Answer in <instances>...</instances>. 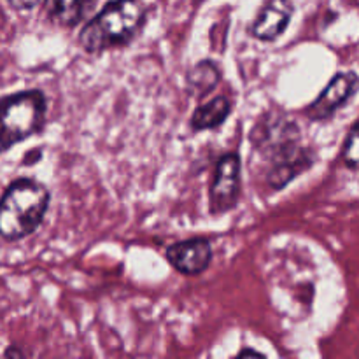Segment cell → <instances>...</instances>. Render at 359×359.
Listing matches in <instances>:
<instances>
[{"label": "cell", "instance_id": "cell-11", "mask_svg": "<svg viewBox=\"0 0 359 359\" xmlns=\"http://www.w3.org/2000/svg\"><path fill=\"white\" fill-rule=\"evenodd\" d=\"M221 70L212 60H202L189 70L186 77V86L191 97L203 98L219 84Z\"/></svg>", "mask_w": 359, "mask_h": 359}, {"label": "cell", "instance_id": "cell-4", "mask_svg": "<svg viewBox=\"0 0 359 359\" xmlns=\"http://www.w3.org/2000/svg\"><path fill=\"white\" fill-rule=\"evenodd\" d=\"M46 97L41 90H27L0 100V154L42 130Z\"/></svg>", "mask_w": 359, "mask_h": 359}, {"label": "cell", "instance_id": "cell-12", "mask_svg": "<svg viewBox=\"0 0 359 359\" xmlns=\"http://www.w3.org/2000/svg\"><path fill=\"white\" fill-rule=\"evenodd\" d=\"M342 161L351 170H359V118L351 126L342 146Z\"/></svg>", "mask_w": 359, "mask_h": 359}, {"label": "cell", "instance_id": "cell-8", "mask_svg": "<svg viewBox=\"0 0 359 359\" xmlns=\"http://www.w3.org/2000/svg\"><path fill=\"white\" fill-rule=\"evenodd\" d=\"M293 13V0H263L258 16L251 25V35L263 42L276 41L286 32Z\"/></svg>", "mask_w": 359, "mask_h": 359}, {"label": "cell", "instance_id": "cell-6", "mask_svg": "<svg viewBox=\"0 0 359 359\" xmlns=\"http://www.w3.org/2000/svg\"><path fill=\"white\" fill-rule=\"evenodd\" d=\"M359 90V76L353 70L339 72L330 79L328 86L319 93V97L305 109V114L312 121H326L340 107L347 104Z\"/></svg>", "mask_w": 359, "mask_h": 359}, {"label": "cell", "instance_id": "cell-14", "mask_svg": "<svg viewBox=\"0 0 359 359\" xmlns=\"http://www.w3.org/2000/svg\"><path fill=\"white\" fill-rule=\"evenodd\" d=\"M235 359H266V358L255 349H244Z\"/></svg>", "mask_w": 359, "mask_h": 359}, {"label": "cell", "instance_id": "cell-15", "mask_svg": "<svg viewBox=\"0 0 359 359\" xmlns=\"http://www.w3.org/2000/svg\"><path fill=\"white\" fill-rule=\"evenodd\" d=\"M6 359H23V354H21V351L18 347H9L6 351Z\"/></svg>", "mask_w": 359, "mask_h": 359}, {"label": "cell", "instance_id": "cell-5", "mask_svg": "<svg viewBox=\"0 0 359 359\" xmlns=\"http://www.w3.org/2000/svg\"><path fill=\"white\" fill-rule=\"evenodd\" d=\"M242 186V161L237 153L219 158L209 189V210L212 216L226 214L237 207Z\"/></svg>", "mask_w": 359, "mask_h": 359}, {"label": "cell", "instance_id": "cell-1", "mask_svg": "<svg viewBox=\"0 0 359 359\" xmlns=\"http://www.w3.org/2000/svg\"><path fill=\"white\" fill-rule=\"evenodd\" d=\"M252 142L263 160L269 161L266 182L272 189H283L314 163V153L300 142V130L283 114H270L252 132Z\"/></svg>", "mask_w": 359, "mask_h": 359}, {"label": "cell", "instance_id": "cell-10", "mask_svg": "<svg viewBox=\"0 0 359 359\" xmlns=\"http://www.w3.org/2000/svg\"><path fill=\"white\" fill-rule=\"evenodd\" d=\"M49 18L56 25L74 28L90 13L97 0H44Z\"/></svg>", "mask_w": 359, "mask_h": 359}, {"label": "cell", "instance_id": "cell-7", "mask_svg": "<svg viewBox=\"0 0 359 359\" xmlns=\"http://www.w3.org/2000/svg\"><path fill=\"white\" fill-rule=\"evenodd\" d=\"M167 259L182 276H200L212 262V245L207 238H189L167 248Z\"/></svg>", "mask_w": 359, "mask_h": 359}, {"label": "cell", "instance_id": "cell-13", "mask_svg": "<svg viewBox=\"0 0 359 359\" xmlns=\"http://www.w3.org/2000/svg\"><path fill=\"white\" fill-rule=\"evenodd\" d=\"M6 2L16 11H30L35 9V7H37L39 4L44 2V0H6Z\"/></svg>", "mask_w": 359, "mask_h": 359}, {"label": "cell", "instance_id": "cell-2", "mask_svg": "<svg viewBox=\"0 0 359 359\" xmlns=\"http://www.w3.org/2000/svg\"><path fill=\"white\" fill-rule=\"evenodd\" d=\"M147 18L142 0H111L91 18L79 34V44L86 53L126 46L139 35Z\"/></svg>", "mask_w": 359, "mask_h": 359}, {"label": "cell", "instance_id": "cell-9", "mask_svg": "<svg viewBox=\"0 0 359 359\" xmlns=\"http://www.w3.org/2000/svg\"><path fill=\"white\" fill-rule=\"evenodd\" d=\"M231 114V100L224 95L214 97L212 100L198 105L193 112L189 125L195 132H203V130H216L224 125Z\"/></svg>", "mask_w": 359, "mask_h": 359}, {"label": "cell", "instance_id": "cell-3", "mask_svg": "<svg viewBox=\"0 0 359 359\" xmlns=\"http://www.w3.org/2000/svg\"><path fill=\"white\" fill-rule=\"evenodd\" d=\"M51 195L34 179H18L0 198V237L21 241L34 233L44 221Z\"/></svg>", "mask_w": 359, "mask_h": 359}]
</instances>
